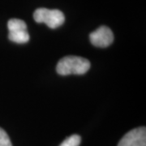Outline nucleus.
Segmentation results:
<instances>
[{"label":"nucleus","instance_id":"0eeeda50","mask_svg":"<svg viewBox=\"0 0 146 146\" xmlns=\"http://www.w3.org/2000/svg\"><path fill=\"white\" fill-rule=\"evenodd\" d=\"M81 141V138L79 135H72L65 139L59 146H79Z\"/></svg>","mask_w":146,"mask_h":146},{"label":"nucleus","instance_id":"f03ea898","mask_svg":"<svg viewBox=\"0 0 146 146\" xmlns=\"http://www.w3.org/2000/svg\"><path fill=\"white\" fill-rule=\"evenodd\" d=\"M33 19L36 23H43L50 29L61 26L65 21L64 14L58 9L37 8L33 13Z\"/></svg>","mask_w":146,"mask_h":146},{"label":"nucleus","instance_id":"423d86ee","mask_svg":"<svg viewBox=\"0 0 146 146\" xmlns=\"http://www.w3.org/2000/svg\"><path fill=\"white\" fill-rule=\"evenodd\" d=\"M7 28L9 32L27 30L26 23L20 19H11L7 23Z\"/></svg>","mask_w":146,"mask_h":146},{"label":"nucleus","instance_id":"20e7f679","mask_svg":"<svg viewBox=\"0 0 146 146\" xmlns=\"http://www.w3.org/2000/svg\"><path fill=\"white\" fill-rule=\"evenodd\" d=\"M118 146H146V128L141 127L128 131Z\"/></svg>","mask_w":146,"mask_h":146},{"label":"nucleus","instance_id":"39448f33","mask_svg":"<svg viewBox=\"0 0 146 146\" xmlns=\"http://www.w3.org/2000/svg\"><path fill=\"white\" fill-rule=\"evenodd\" d=\"M29 34L27 30H19V31H11L8 33V39L11 42L18 43V44H24L27 43L29 41Z\"/></svg>","mask_w":146,"mask_h":146},{"label":"nucleus","instance_id":"6e6552de","mask_svg":"<svg viewBox=\"0 0 146 146\" xmlns=\"http://www.w3.org/2000/svg\"><path fill=\"white\" fill-rule=\"evenodd\" d=\"M0 146H12L7 133L0 127Z\"/></svg>","mask_w":146,"mask_h":146},{"label":"nucleus","instance_id":"f257e3e1","mask_svg":"<svg viewBox=\"0 0 146 146\" xmlns=\"http://www.w3.org/2000/svg\"><path fill=\"white\" fill-rule=\"evenodd\" d=\"M90 68V62L80 56L69 55L60 59L56 66L57 72L61 76L83 75Z\"/></svg>","mask_w":146,"mask_h":146},{"label":"nucleus","instance_id":"7ed1b4c3","mask_svg":"<svg viewBox=\"0 0 146 146\" xmlns=\"http://www.w3.org/2000/svg\"><path fill=\"white\" fill-rule=\"evenodd\" d=\"M89 39L94 46L106 48L112 44L114 34L110 28L101 26L89 34Z\"/></svg>","mask_w":146,"mask_h":146}]
</instances>
